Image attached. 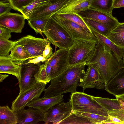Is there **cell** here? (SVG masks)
<instances>
[{"label":"cell","mask_w":124,"mask_h":124,"mask_svg":"<svg viewBox=\"0 0 124 124\" xmlns=\"http://www.w3.org/2000/svg\"><path fill=\"white\" fill-rule=\"evenodd\" d=\"M93 64L97 69L106 86L124 66L123 60L98 41L94 54L86 64Z\"/></svg>","instance_id":"obj_1"},{"label":"cell","mask_w":124,"mask_h":124,"mask_svg":"<svg viewBox=\"0 0 124 124\" xmlns=\"http://www.w3.org/2000/svg\"><path fill=\"white\" fill-rule=\"evenodd\" d=\"M84 63L69 66L51 81L50 85L44 90V97H52L68 92H77L85 73Z\"/></svg>","instance_id":"obj_2"},{"label":"cell","mask_w":124,"mask_h":124,"mask_svg":"<svg viewBox=\"0 0 124 124\" xmlns=\"http://www.w3.org/2000/svg\"><path fill=\"white\" fill-rule=\"evenodd\" d=\"M98 42L74 39L73 44L68 49L69 66L86 64L93 56Z\"/></svg>","instance_id":"obj_3"},{"label":"cell","mask_w":124,"mask_h":124,"mask_svg":"<svg viewBox=\"0 0 124 124\" xmlns=\"http://www.w3.org/2000/svg\"><path fill=\"white\" fill-rule=\"evenodd\" d=\"M70 99L74 112L93 114L108 117V111L91 95L83 92H76L71 93Z\"/></svg>","instance_id":"obj_4"},{"label":"cell","mask_w":124,"mask_h":124,"mask_svg":"<svg viewBox=\"0 0 124 124\" xmlns=\"http://www.w3.org/2000/svg\"><path fill=\"white\" fill-rule=\"evenodd\" d=\"M53 45L61 49H69L74 40L64 29L51 16L43 32Z\"/></svg>","instance_id":"obj_5"},{"label":"cell","mask_w":124,"mask_h":124,"mask_svg":"<svg viewBox=\"0 0 124 124\" xmlns=\"http://www.w3.org/2000/svg\"><path fill=\"white\" fill-rule=\"evenodd\" d=\"M46 84L37 82L18 96L12 102L11 109L16 112L24 108L27 104L40 97Z\"/></svg>","instance_id":"obj_6"},{"label":"cell","mask_w":124,"mask_h":124,"mask_svg":"<svg viewBox=\"0 0 124 124\" xmlns=\"http://www.w3.org/2000/svg\"><path fill=\"white\" fill-rule=\"evenodd\" d=\"M51 17L64 29L73 40L80 39L98 42L97 39L93 34L88 32L77 23L64 19L57 14H53Z\"/></svg>","instance_id":"obj_7"},{"label":"cell","mask_w":124,"mask_h":124,"mask_svg":"<svg viewBox=\"0 0 124 124\" xmlns=\"http://www.w3.org/2000/svg\"><path fill=\"white\" fill-rule=\"evenodd\" d=\"M49 41L47 38H37L28 35L16 40L15 45H19L24 48L32 59L43 55V52Z\"/></svg>","instance_id":"obj_8"},{"label":"cell","mask_w":124,"mask_h":124,"mask_svg":"<svg viewBox=\"0 0 124 124\" xmlns=\"http://www.w3.org/2000/svg\"><path fill=\"white\" fill-rule=\"evenodd\" d=\"M69 100L56 104L44 113L45 124H58L73 112L71 101Z\"/></svg>","instance_id":"obj_9"},{"label":"cell","mask_w":124,"mask_h":124,"mask_svg":"<svg viewBox=\"0 0 124 124\" xmlns=\"http://www.w3.org/2000/svg\"><path fill=\"white\" fill-rule=\"evenodd\" d=\"M47 60L51 68L52 80L69 66L68 49L59 48L53 53Z\"/></svg>","instance_id":"obj_10"},{"label":"cell","mask_w":124,"mask_h":124,"mask_svg":"<svg viewBox=\"0 0 124 124\" xmlns=\"http://www.w3.org/2000/svg\"><path fill=\"white\" fill-rule=\"evenodd\" d=\"M82 81L79 86L82 88L83 92L87 88L105 89L106 87L98 71L92 64H89Z\"/></svg>","instance_id":"obj_11"},{"label":"cell","mask_w":124,"mask_h":124,"mask_svg":"<svg viewBox=\"0 0 124 124\" xmlns=\"http://www.w3.org/2000/svg\"><path fill=\"white\" fill-rule=\"evenodd\" d=\"M41 65L40 63L34 64L27 63H23L21 70V78L18 81L20 94L31 87L37 81L33 76L37 72Z\"/></svg>","instance_id":"obj_12"},{"label":"cell","mask_w":124,"mask_h":124,"mask_svg":"<svg viewBox=\"0 0 124 124\" xmlns=\"http://www.w3.org/2000/svg\"><path fill=\"white\" fill-rule=\"evenodd\" d=\"M78 14L82 18L93 20L103 24L111 30L119 23L112 15L90 9L81 11Z\"/></svg>","instance_id":"obj_13"},{"label":"cell","mask_w":124,"mask_h":124,"mask_svg":"<svg viewBox=\"0 0 124 124\" xmlns=\"http://www.w3.org/2000/svg\"><path fill=\"white\" fill-rule=\"evenodd\" d=\"M24 16L10 12L0 16V26L6 28L12 32L21 33L25 23Z\"/></svg>","instance_id":"obj_14"},{"label":"cell","mask_w":124,"mask_h":124,"mask_svg":"<svg viewBox=\"0 0 124 124\" xmlns=\"http://www.w3.org/2000/svg\"><path fill=\"white\" fill-rule=\"evenodd\" d=\"M17 118V124H37L44 121V113L39 109L29 107L27 109L23 108L15 112Z\"/></svg>","instance_id":"obj_15"},{"label":"cell","mask_w":124,"mask_h":124,"mask_svg":"<svg viewBox=\"0 0 124 124\" xmlns=\"http://www.w3.org/2000/svg\"><path fill=\"white\" fill-rule=\"evenodd\" d=\"M23 62L15 60L9 56H0V73L8 74L15 76L19 81Z\"/></svg>","instance_id":"obj_16"},{"label":"cell","mask_w":124,"mask_h":124,"mask_svg":"<svg viewBox=\"0 0 124 124\" xmlns=\"http://www.w3.org/2000/svg\"><path fill=\"white\" fill-rule=\"evenodd\" d=\"M70 0H55L50 5L40 7L32 13L27 19L50 16L67 3Z\"/></svg>","instance_id":"obj_17"},{"label":"cell","mask_w":124,"mask_h":124,"mask_svg":"<svg viewBox=\"0 0 124 124\" xmlns=\"http://www.w3.org/2000/svg\"><path fill=\"white\" fill-rule=\"evenodd\" d=\"M63 95H61L52 97L39 98L29 103L27 106L37 108L45 113L54 106L63 102Z\"/></svg>","instance_id":"obj_18"},{"label":"cell","mask_w":124,"mask_h":124,"mask_svg":"<svg viewBox=\"0 0 124 124\" xmlns=\"http://www.w3.org/2000/svg\"><path fill=\"white\" fill-rule=\"evenodd\" d=\"M93 0H70L55 14H78L81 11L89 9Z\"/></svg>","instance_id":"obj_19"},{"label":"cell","mask_w":124,"mask_h":124,"mask_svg":"<svg viewBox=\"0 0 124 124\" xmlns=\"http://www.w3.org/2000/svg\"><path fill=\"white\" fill-rule=\"evenodd\" d=\"M106 90L116 97L124 94V66L108 83Z\"/></svg>","instance_id":"obj_20"},{"label":"cell","mask_w":124,"mask_h":124,"mask_svg":"<svg viewBox=\"0 0 124 124\" xmlns=\"http://www.w3.org/2000/svg\"><path fill=\"white\" fill-rule=\"evenodd\" d=\"M105 36L117 46L124 48V22L119 23Z\"/></svg>","instance_id":"obj_21"},{"label":"cell","mask_w":124,"mask_h":124,"mask_svg":"<svg viewBox=\"0 0 124 124\" xmlns=\"http://www.w3.org/2000/svg\"><path fill=\"white\" fill-rule=\"evenodd\" d=\"M89 28L98 41L109 48L119 58H122L124 52V48L117 46L105 36L98 33L93 29Z\"/></svg>","instance_id":"obj_22"},{"label":"cell","mask_w":124,"mask_h":124,"mask_svg":"<svg viewBox=\"0 0 124 124\" xmlns=\"http://www.w3.org/2000/svg\"><path fill=\"white\" fill-rule=\"evenodd\" d=\"M51 67L47 60L44 63L41 64L34 77L37 82L46 84L51 80Z\"/></svg>","instance_id":"obj_23"},{"label":"cell","mask_w":124,"mask_h":124,"mask_svg":"<svg viewBox=\"0 0 124 124\" xmlns=\"http://www.w3.org/2000/svg\"><path fill=\"white\" fill-rule=\"evenodd\" d=\"M17 121L15 112L8 105L0 107V124H17Z\"/></svg>","instance_id":"obj_24"},{"label":"cell","mask_w":124,"mask_h":124,"mask_svg":"<svg viewBox=\"0 0 124 124\" xmlns=\"http://www.w3.org/2000/svg\"><path fill=\"white\" fill-rule=\"evenodd\" d=\"M50 0H34L27 6L23 8L19 11L27 19L33 12L40 7L51 4Z\"/></svg>","instance_id":"obj_25"},{"label":"cell","mask_w":124,"mask_h":124,"mask_svg":"<svg viewBox=\"0 0 124 124\" xmlns=\"http://www.w3.org/2000/svg\"><path fill=\"white\" fill-rule=\"evenodd\" d=\"M114 0H93L89 9L112 15Z\"/></svg>","instance_id":"obj_26"},{"label":"cell","mask_w":124,"mask_h":124,"mask_svg":"<svg viewBox=\"0 0 124 124\" xmlns=\"http://www.w3.org/2000/svg\"><path fill=\"white\" fill-rule=\"evenodd\" d=\"M92 97L108 111L116 109H121V104L117 98L114 99L92 96Z\"/></svg>","instance_id":"obj_27"},{"label":"cell","mask_w":124,"mask_h":124,"mask_svg":"<svg viewBox=\"0 0 124 124\" xmlns=\"http://www.w3.org/2000/svg\"><path fill=\"white\" fill-rule=\"evenodd\" d=\"M11 51L9 56L16 61L23 62L28 59H31L28 52L19 45H15Z\"/></svg>","instance_id":"obj_28"},{"label":"cell","mask_w":124,"mask_h":124,"mask_svg":"<svg viewBox=\"0 0 124 124\" xmlns=\"http://www.w3.org/2000/svg\"><path fill=\"white\" fill-rule=\"evenodd\" d=\"M47 16L27 20L28 24L35 31L36 34L42 35L50 18Z\"/></svg>","instance_id":"obj_29"},{"label":"cell","mask_w":124,"mask_h":124,"mask_svg":"<svg viewBox=\"0 0 124 124\" xmlns=\"http://www.w3.org/2000/svg\"><path fill=\"white\" fill-rule=\"evenodd\" d=\"M93 124L87 118L74 112L59 123L58 124Z\"/></svg>","instance_id":"obj_30"},{"label":"cell","mask_w":124,"mask_h":124,"mask_svg":"<svg viewBox=\"0 0 124 124\" xmlns=\"http://www.w3.org/2000/svg\"><path fill=\"white\" fill-rule=\"evenodd\" d=\"M57 14L64 19L69 20L79 25L88 32L93 34L90 29L85 23L83 18L78 14L68 13Z\"/></svg>","instance_id":"obj_31"},{"label":"cell","mask_w":124,"mask_h":124,"mask_svg":"<svg viewBox=\"0 0 124 124\" xmlns=\"http://www.w3.org/2000/svg\"><path fill=\"white\" fill-rule=\"evenodd\" d=\"M86 24L100 34L106 36L111 31L105 26L97 22L86 19L83 18Z\"/></svg>","instance_id":"obj_32"},{"label":"cell","mask_w":124,"mask_h":124,"mask_svg":"<svg viewBox=\"0 0 124 124\" xmlns=\"http://www.w3.org/2000/svg\"><path fill=\"white\" fill-rule=\"evenodd\" d=\"M13 41L0 36V56H9V53L15 45Z\"/></svg>","instance_id":"obj_33"},{"label":"cell","mask_w":124,"mask_h":124,"mask_svg":"<svg viewBox=\"0 0 124 124\" xmlns=\"http://www.w3.org/2000/svg\"><path fill=\"white\" fill-rule=\"evenodd\" d=\"M87 118L93 124H103L106 122L111 121L108 117L92 113L75 112Z\"/></svg>","instance_id":"obj_34"},{"label":"cell","mask_w":124,"mask_h":124,"mask_svg":"<svg viewBox=\"0 0 124 124\" xmlns=\"http://www.w3.org/2000/svg\"><path fill=\"white\" fill-rule=\"evenodd\" d=\"M34 0H9L12 9L19 11L31 3Z\"/></svg>","instance_id":"obj_35"},{"label":"cell","mask_w":124,"mask_h":124,"mask_svg":"<svg viewBox=\"0 0 124 124\" xmlns=\"http://www.w3.org/2000/svg\"><path fill=\"white\" fill-rule=\"evenodd\" d=\"M12 9V7L10 2L0 1V16L10 12Z\"/></svg>","instance_id":"obj_36"},{"label":"cell","mask_w":124,"mask_h":124,"mask_svg":"<svg viewBox=\"0 0 124 124\" xmlns=\"http://www.w3.org/2000/svg\"><path fill=\"white\" fill-rule=\"evenodd\" d=\"M108 115L115 117L124 121V110L122 109H114L108 111Z\"/></svg>","instance_id":"obj_37"},{"label":"cell","mask_w":124,"mask_h":124,"mask_svg":"<svg viewBox=\"0 0 124 124\" xmlns=\"http://www.w3.org/2000/svg\"><path fill=\"white\" fill-rule=\"evenodd\" d=\"M50 45L49 41L47 43L43 52V56L46 60L49 58L53 53V49Z\"/></svg>","instance_id":"obj_38"},{"label":"cell","mask_w":124,"mask_h":124,"mask_svg":"<svg viewBox=\"0 0 124 124\" xmlns=\"http://www.w3.org/2000/svg\"><path fill=\"white\" fill-rule=\"evenodd\" d=\"M11 31L8 29L0 26V36L9 39L11 38Z\"/></svg>","instance_id":"obj_39"},{"label":"cell","mask_w":124,"mask_h":124,"mask_svg":"<svg viewBox=\"0 0 124 124\" xmlns=\"http://www.w3.org/2000/svg\"><path fill=\"white\" fill-rule=\"evenodd\" d=\"M46 60L42 55L38 56L33 59H30L29 61L27 62V63H32L36 64L39 63L41 62H45Z\"/></svg>","instance_id":"obj_40"},{"label":"cell","mask_w":124,"mask_h":124,"mask_svg":"<svg viewBox=\"0 0 124 124\" xmlns=\"http://www.w3.org/2000/svg\"><path fill=\"white\" fill-rule=\"evenodd\" d=\"M113 7V9L124 7V0H114Z\"/></svg>","instance_id":"obj_41"},{"label":"cell","mask_w":124,"mask_h":124,"mask_svg":"<svg viewBox=\"0 0 124 124\" xmlns=\"http://www.w3.org/2000/svg\"><path fill=\"white\" fill-rule=\"evenodd\" d=\"M108 117L111 121L115 124H124V121L117 118L109 115Z\"/></svg>","instance_id":"obj_42"},{"label":"cell","mask_w":124,"mask_h":124,"mask_svg":"<svg viewBox=\"0 0 124 124\" xmlns=\"http://www.w3.org/2000/svg\"><path fill=\"white\" fill-rule=\"evenodd\" d=\"M8 76V75L5 74H0V82H1Z\"/></svg>","instance_id":"obj_43"},{"label":"cell","mask_w":124,"mask_h":124,"mask_svg":"<svg viewBox=\"0 0 124 124\" xmlns=\"http://www.w3.org/2000/svg\"><path fill=\"white\" fill-rule=\"evenodd\" d=\"M116 98H117L124 102V94L116 97Z\"/></svg>","instance_id":"obj_44"},{"label":"cell","mask_w":124,"mask_h":124,"mask_svg":"<svg viewBox=\"0 0 124 124\" xmlns=\"http://www.w3.org/2000/svg\"><path fill=\"white\" fill-rule=\"evenodd\" d=\"M103 124H115V123L112 121H108L104 123Z\"/></svg>","instance_id":"obj_45"},{"label":"cell","mask_w":124,"mask_h":124,"mask_svg":"<svg viewBox=\"0 0 124 124\" xmlns=\"http://www.w3.org/2000/svg\"><path fill=\"white\" fill-rule=\"evenodd\" d=\"M118 99V100L119 101L120 103L121 104H122L123 105H124V102L123 101L121 100L120 99Z\"/></svg>","instance_id":"obj_46"},{"label":"cell","mask_w":124,"mask_h":124,"mask_svg":"<svg viewBox=\"0 0 124 124\" xmlns=\"http://www.w3.org/2000/svg\"><path fill=\"white\" fill-rule=\"evenodd\" d=\"M121 104V109L124 110V105Z\"/></svg>","instance_id":"obj_47"},{"label":"cell","mask_w":124,"mask_h":124,"mask_svg":"<svg viewBox=\"0 0 124 124\" xmlns=\"http://www.w3.org/2000/svg\"><path fill=\"white\" fill-rule=\"evenodd\" d=\"M0 1H2L3 2H4L5 1H9V0H0Z\"/></svg>","instance_id":"obj_48"},{"label":"cell","mask_w":124,"mask_h":124,"mask_svg":"<svg viewBox=\"0 0 124 124\" xmlns=\"http://www.w3.org/2000/svg\"><path fill=\"white\" fill-rule=\"evenodd\" d=\"M122 58H123V60L124 62V52L123 54Z\"/></svg>","instance_id":"obj_49"},{"label":"cell","mask_w":124,"mask_h":124,"mask_svg":"<svg viewBox=\"0 0 124 124\" xmlns=\"http://www.w3.org/2000/svg\"><path fill=\"white\" fill-rule=\"evenodd\" d=\"M50 1H52V0H50Z\"/></svg>","instance_id":"obj_50"}]
</instances>
